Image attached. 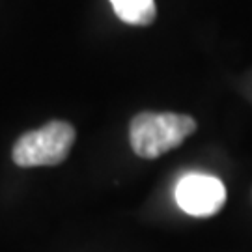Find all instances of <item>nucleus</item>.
Segmentation results:
<instances>
[{"label":"nucleus","instance_id":"nucleus-3","mask_svg":"<svg viewBox=\"0 0 252 252\" xmlns=\"http://www.w3.org/2000/svg\"><path fill=\"white\" fill-rule=\"evenodd\" d=\"M178 206L192 217H211L219 213L226 202L224 183L206 174H189L176 187Z\"/></svg>","mask_w":252,"mask_h":252},{"label":"nucleus","instance_id":"nucleus-2","mask_svg":"<svg viewBox=\"0 0 252 252\" xmlns=\"http://www.w3.org/2000/svg\"><path fill=\"white\" fill-rule=\"evenodd\" d=\"M75 142V129L67 122L54 120L28 131L13 146V162L19 166H53L65 161Z\"/></svg>","mask_w":252,"mask_h":252},{"label":"nucleus","instance_id":"nucleus-4","mask_svg":"<svg viewBox=\"0 0 252 252\" xmlns=\"http://www.w3.org/2000/svg\"><path fill=\"white\" fill-rule=\"evenodd\" d=\"M118 17L133 27H148L157 17L155 0H110Z\"/></svg>","mask_w":252,"mask_h":252},{"label":"nucleus","instance_id":"nucleus-1","mask_svg":"<svg viewBox=\"0 0 252 252\" xmlns=\"http://www.w3.org/2000/svg\"><path fill=\"white\" fill-rule=\"evenodd\" d=\"M196 131V120L176 112H140L131 120L129 142L142 159H157L162 153L180 148Z\"/></svg>","mask_w":252,"mask_h":252}]
</instances>
